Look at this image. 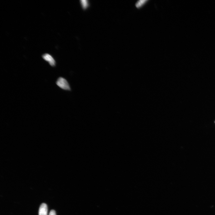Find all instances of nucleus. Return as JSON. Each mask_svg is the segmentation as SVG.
I'll list each match as a JSON object with an SVG mask.
<instances>
[{"instance_id":"6","label":"nucleus","mask_w":215,"mask_h":215,"mask_svg":"<svg viewBox=\"0 0 215 215\" xmlns=\"http://www.w3.org/2000/svg\"><path fill=\"white\" fill-rule=\"evenodd\" d=\"M49 215H56L55 211L54 210H52L50 211Z\"/></svg>"},{"instance_id":"7","label":"nucleus","mask_w":215,"mask_h":215,"mask_svg":"<svg viewBox=\"0 0 215 215\" xmlns=\"http://www.w3.org/2000/svg\"></svg>"},{"instance_id":"3","label":"nucleus","mask_w":215,"mask_h":215,"mask_svg":"<svg viewBox=\"0 0 215 215\" xmlns=\"http://www.w3.org/2000/svg\"><path fill=\"white\" fill-rule=\"evenodd\" d=\"M47 205L43 203L40 207L39 211V215H47Z\"/></svg>"},{"instance_id":"4","label":"nucleus","mask_w":215,"mask_h":215,"mask_svg":"<svg viewBox=\"0 0 215 215\" xmlns=\"http://www.w3.org/2000/svg\"><path fill=\"white\" fill-rule=\"evenodd\" d=\"M147 1H140L136 3V6L138 8L144 5Z\"/></svg>"},{"instance_id":"2","label":"nucleus","mask_w":215,"mask_h":215,"mask_svg":"<svg viewBox=\"0 0 215 215\" xmlns=\"http://www.w3.org/2000/svg\"><path fill=\"white\" fill-rule=\"evenodd\" d=\"M43 58L46 61L48 62L50 65L52 66L55 65V61L51 55L49 54H46L43 55Z\"/></svg>"},{"instance_id":"1","label":"nucleus","mask_w":215,"mask_h":215,"mask_svg":"<svg viewBox=\"0 0 215 215\" xmlns=\"http://www.w3.org/2000/svg\"><path fill=\"white\" fill-rule=\"evenodd\" d=\"M56 84L63 90H71L70 85L67 81L63 78H59L56 82Z\"/></svg>"},{"instance_id":"5","label":"nucleus","mask_w":215,"mask_h":215,"mask_svg":"<svg viewBox=\"0 0 215 215\" xmlns=\"http://www.w3.org/2000/svg\"><path fill=\"white\" fill-rule=\"evenodd\" d=\"M82 5H83V7H85L87 5V1H81Z\"/></svg>"}]
</instances>
